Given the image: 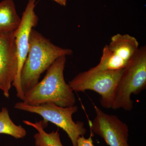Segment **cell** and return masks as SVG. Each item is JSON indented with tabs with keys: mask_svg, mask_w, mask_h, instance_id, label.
<instances>
[{
	"mask_svg": "<svg viewBox=\"0 0 146 146\" xmlns=\"http://www.w3.org/2000/svg\"><path fill=\"white\" fill-rule=\"evenodd\" d=\"M72 53L70 49L56 46L33 29L29 37L28 53L21 72V86L24 94L38 83L42 74L58 58Z\"/></svg>",
	"mask_w": 146,
	"mask_h": 146,
	"instance_id": "cell-2",
	"label": "cell"
},
{
	"mask_svg": "<svg viewBox=\"0 0 146 146\" xmlns=\"http://www.w3.org/2000/svg\"><path fill=\"white\" fill-rule=\"evenodd\" d=\"M123 70H103L94 67L79 73L69 84L73 91L76 92L91 90L96 92L100 95L102 106L111 108Z\"/></svg>",
	"mask_w": 146,
	"mask_h": 146,
	"instance_id": "cell-5",
	"label": "cell"
},
{
	"mask_svg": "<svg viewBox=\"0 0 146 146\" xmlns=\"http://www.w3.org/2000/svg\"><path fill=\"white\" fill-rule=\"evenodd\" d=\"M66 62L65 56L56 59L47 70L44 78L25 94L23 102L33 106L49 103L62 107L74 106V91L64 78Z\"/></svg>",
	"mask_w": 146,
	"mask_h": 146,
	"instance_id": "cell-1",
	"label": "cell"
},
{
	"mask_svg": "<svg viewBox=\"0 0 146 146\" xmlns=\"http://www.w3.org/2000/svg\"><path fill=\"white\" fill-rule=\"evenodd\" d=\"M146 47L139 48L124 68L115 91L111 108L130 111L133 108L132 94L137 95L146 89Z\"/></svg>",
	"mask_w": 146,
	"mask_h": 146,
	"instance_id": "cell-3",
	"label": "cell"
},
{
	"mask_svg": "<svg viewBox=\"0 0 146 146\" xmlns=\"http://www.w3.org/2000/svg\"><path fill=\"white\" fill-rule=\"evenodd\" d=\"M23 122L25 124L34 128L38 131L34 136L35 146H63L58 130L47 133L44 129L41 121L33 123L24 120Z\"/></svg>",
	"mask_w": 146,
	"mask_h": 146,
	"instance_id": "cell-11",
	"label": "cell"
},
{
	"mask_svg": "<svg viewBox=\"0 0 146 146\" xmlns=\"http://www.w3.org/2000/svg\"><path fill=\"white\" fill-rule=\"evenodd\" d=\"M21 21L13 0H3L0 2V35L16 31Z\"/></svg>",
	"mask_w": 146,
	"mask_h": 146,
	"instance_id": "cell-10",
	"label": "cell"
},
{
	"mask_svg": "<svg viewBox=\"0 0 146 146\" xmlns=\"http://www.w3.org/2000/svg\"><path fill=\"white\" fill-rule=\"evenodd\" d=\"M136 38L128 34L115 35L105 46L99 63L94 67L103 70H119L125 68L139 49Z\"/></svg>",
	"mask_w": 146,
	"mask_h": 146,
	"instance_id": "cell-6",
	"label": "cell"
},
{
	"mask_svg": "<svg viewBox=\"0 0 146 146\" xmlns=\"http://www.w3.org/2000/svg\"><path fill=\"white\" fill-rule=\"evenodd\" d=\"M54 1L59 4L60 5L64 6H65L66 5L67 0H54Z\"/></svg>",
	"mask_w": 146,
	"mask_h": 146,
	"instance_id": "cell-14",
	"label": "cell"
},
{
	"mask_svg": "<svg viewBox=\"0 0 146 146\" xmlns=\"http://www.w3.org/2000/svg\"><path fill=\"white\" fill-rule=\"evenodd\" d=\"M36 0H29L23 14L20 25L15 32V43L18 59V71L12 86L16 89V96L23 101L25 94L21 83V74L24 63L28 53L31 33L38 22L35 9Z\"/></svg>",
	"mask_w": 146,
	"mask_h": 146,
	"instance_id": "cell-7",
	"label": "cell"
},
{
	"mask_svg": "<svg viewBox=\"0 0 146 146\" xmlns=\"http://www.w3.org/2000/svg\"><path fill=\"white\" fill-rule=\"evenodd\" d=\"M14 108L42 117L43 120L41 121L44 128L47 127L46 124L50 122L62 129L68 134L72 146H77L78 138L86 134V129L84 123L75 122L72 119V115L78 110L76 106L62 107L50 103L33 106L22 101L16 103Z\"/></svg>",
	"mask_w": 146,
	"mask_h": 146,
	"instance_id": "cell-4",
	"label": "cell"
},
{
	"mask_svg": "<svg viewBox=\"0 0 146 146\" xmlns=\"http://www.w3.org/2000/svg\"><path fill=\"white\" fill-rule=\"evenodd\" d=\"M15 32L0 35V90L7 98L18 71Z\"/></svg>",
	"mask_w": 146,
	"mask_h": 146,
	"instance_id": "cell-9",
	"label": "cell"
},
{
	"mask_svg": "<svg viewBox=\"0 0 146 146\" xmlns=\"http://www.w3.org/2000/svg\"><path fill=\"white\" fill-rule=\"evenodd\" d=\"M90 132L91 134L89 138H86L84 136H82L78 138L77 146H94L93 140L94 133L91 131Z\"/></svg>",
	"mask_w": 146,
	"mask_h": 146,
	"instance_id": "cell-13",
	"label": "cell"
},
{
	"mask_svg": "<svg viewBox=\"0 0 146 146\" xmlns=\"http://www.w3.org/2000/svg\"><path fill=\"white\" fill-rule=\"evenodd\" d=\"M94 108L96 116L93 121H89L90 131L103 138L109 146H130L127 125L116 115L105 113L95 105Z\"/></svg>",
	"mask_w": 146,
	"mask_h": 146,
	"instance_id": "cell-8",
	"label": "cell"
},
{
	"mask_svg": "<svg viewBox=\"0 0 146 146\" xmlns=\"http://www.w3.org/2000/svg\"><path fill=\"white\" fill-rule=\"evenodd\" d=\"M0 134L9 135L16 139L25 138L27 134L25 129L13 122L6 107H3L0 111Z\"/></svg>",
	"mask_w": 146,
	"mask_h": 146,
	"instance_id": "cell-12",
	"label": "cell"
}]
</instances>
